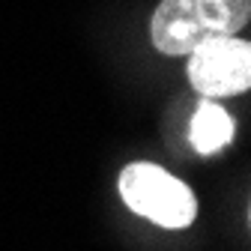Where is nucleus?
Segmentation results:
<instances>
[{"label":"nucleus","instance_id":"obj_1","mask_svg":"<svg viewBox=\"0 0 251 251\" xmlns=\"http://www.w3.org/2000/svg\"><path fill=\"white\" fill-rule=\"evenodd\" d=\"M251 18V0H162L152 12L150 36L168 57L192 54L212 36H236Z\"/></svg>","mask_w":251,"mask_h":251},{"label":"nucleus","instance_id":"obj_2","mask_svg":"<svg viewBox=\"0 0 251 251\" xmlns=\"http://www.w3.org/2000/svg\"><path fill=\"white\" fill-rule=\"evenodd\" d=\"M120 198L132 212L168 230L188 227L198 215V198L192 195V188L150 162H132L123 168Z\"/></svg>","mask_w":251,"mask_h":251},{"label":"nucleus","instance_id":"obj_3","mask_svg":"<svg viewBox=\"0 0 251 251\" xmlns=\"http://www.w3.org/2000/svg\"><path fill=\"white\" fill-rule=\"evenodd\" d=\"M188 84L206 99L245 93L251 84V45L236 36H212L188 54Z\"/></svg>","mask_w":251,"mask_h":251},{"label":"nucleus","instance_id":"obj_4","mask_svg":"<svg viewBox=\"0 0 251 251\" xmlns=\"http://www.w3.org/2000/svg\"><path fill=\"white\" fill-rule=\"evenodd\" d=\"M236 135V123L233 117L209 99H203L192 117V126H188V141L201 155H212L218 150H225Z\"/></svg>","mask_w":251,"mask_h":251}]
</instances>
